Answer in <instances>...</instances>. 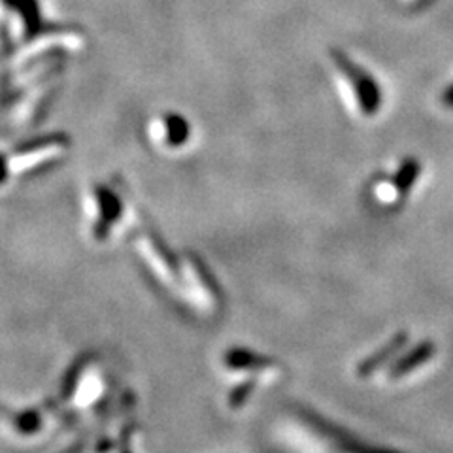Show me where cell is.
<instances>
[{
    "label": "cell",
    "instance_id": "1",
    "mask_svg": "<svg viewBox=\"0 0 453 453\" xmlns=\"http://www.w3.org/2000/svg\"><path fill=\"white\" fill-rule=\"evenodd\" d=\"M83 42L78 28L50 19L42 0H0V110L13 123L33 119Z\"/></svg>",
    "mask_w": 453,
    "mask_h": 453
},
{
    "label": "cell",
    "instance_id": "2",
    "mask_svg": "<svg viewBox=\"0 0 453 453\" xmlns=\"http://www.w3.org/2000/svg\"><path fill=\"white\" fill-rule=\"evenodd\" d=\"M85 218H88L91 238L106 244L111 238L123 234L138 225V214L131 195L119 180L93 181L85 191Z\"/></svg>",
    "mask_w": 453,
    "mask_h": 453
},
{
    "label": "cell",
    "instance_id": "3",
    "mask_svg": "<svg viewBox=\"0 0 453 453\" xmlns=\"http://www.w3.org/2000/svg\"><path fill=\"white\" fill-rule=\"evenodd\" d=\"M68 150L70 140L65 134H48L0 146V189L27 174H36L63 161Z\"/></svg>",
    "mask_w": 453,
    "mask_h": 453
},
{
    "label": "cell",
    "instance_id": "4",
    "mask_svg": "<svg viewBox=\"0 0 453 453\" xmlns=\"http://www.w3.org/2000/svg\"><path fill=\"white\" fill-rule=\"evenodd\" d=\"M106 389L101 368L91 361H83L74 368L73 376L66 380L63 399L76 406L74 410H89L95 403L101 401Z\"/></svg>",
    "mask_w": 453,
    "mask_h": 453
},
{
    "label": "cell",
    "instance_id": "5",
    "mask_svg": "<svg viewBox=\"0 0 453 453\" xmlns=\"http://www.w3.org/2000/svg\"><path fill=\"white\" fill-rule=\"evenodd\" d=\"M148 138L153 150H157L159 153H178L189 144L191 127L178 113L163 111L150 119Z\"/></svg>",
    "mask_w": 453,
    "mask_h": 453
},
{
    "label": "cell",
    "instance_id": "6",
    "mask_svg": "<svg viewBox=\"0 0 453 453\" xmlns=\"http://www.w3.org/2000/svg\"><path fill=\"white\" fill-rule=\"evenodd\" d=\"M0 419L19 436H35L44 433L50 423L48 410H25V412H8L0 406Z\"/></svg>",
    "mask_w": 453,
    "mask_h": 453
}]
</instances>
